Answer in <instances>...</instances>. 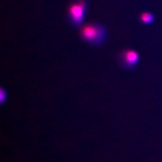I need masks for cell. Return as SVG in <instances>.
<instances>
[{
	"instance_id": "cell-1",
	"label": "cell",
	"mask_w": 162,
	"mask_h": 162,
	"mask_svg": "<svg viewBox=\"0 0 162 162\" xmlns=\"http://www.w3.org/2000/svg\"><path fill=\"white\" fill-rule=\"evenodd\" d=\"M79 35L81 39L91 46H100L105 41L107 31L103 25L92 22L81 27Z\"/></svg>"
},
{
	"instance_id": "cell-2",
	"label": "cell",
	"mask_w": 162,
	"mask_h": 162,
	"mask_svg": "<svg viewBox=\"0 0 162 162\" xmlns=\"http://www.w3.org/2000/svg\"><path fill=\"white\" fill-rule=\"evenodd\" d=\"M88 8L89 5L85 0H74L70 4L67 19L71 26L79 27L83 25L84 18Z\"/></svg>"
},
{
	"instance_id": "cell-3",
	"label": "cell",
	"mask_w": 162,
	"mask_h": 162,
	"mask_svg": "<svg viewBox=\"0 0 162 162\" xmlns=\"http://www.w3.org/2000/svg\"><path fill=\"white\" fill-rule=\"evenodd\" d=\"M118 61L121 67L125 69H131L136 66L138 63L139 55L133 50H125L119 53Z\"/></svg>"
},
{
	"instance_id": "cell-4",
	"label": "cell",
	"mask_w": 162,
	"mask_h": 162,
	"mask_svg": "<svg viewBox=\"0 0 162 162\" xmlns=\"http://www.w3.org/2000/svg\"><path fill=\"white\" fill-rule=\"evenodd\" d=\"M140 19L141 22L145 24H149L153 21L154 16L150 13L144 12L142 13L140 16Z\"/></svg>"
},
{
	"instance_id": "cell-5",
	"label": "cell",
	"mask_w": 162,
	"mask_h": 162,
	"mask_svg": "<svg viewBox=\"0 0 162 162\" xmlns=\"http://www.w3.org/2000/svg\"><path fill=\"white\" fill-rule=\"evenodd\" d=\"M7 92L6 91L5 89H3V87L1 88V90H0V102L1 103H4L7 99Z\"/></svg>"
}]
</instances>
